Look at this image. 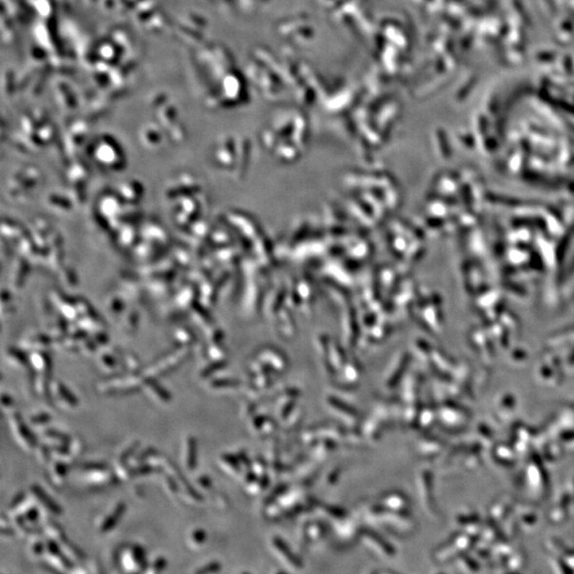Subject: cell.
Wrapping results in <instances>:
<instances>
[{
    "label": "cell",
    "mask_w": 574,
    "mask_h": 574,
    "mask_svg": "<svg viewBox=\"0 0 574 574\" xmlns=\"http://www.w3.org/2000/svg\"><path fill=\"white\" fill-rule=\"evenodd\" d=\"M367 517L369 521L384 524L385 528L395 531V533H400L401 531L407 532L413 528V519L407 511H391L380 504H376L368 509Z\"/></svg>",
    "instance_id": "obj_1"
},
{
    "label": "cell",
    "mask_w": 574,
    "mask_h": 574,
    "mask_svg": "<svg viewBox=\"0 0 574 574\" xmlns=\"http://www.w3.org/2000/svg\"><path fill=\"white\" fill-rule=\"evenodd\" d=\"M359 538L369 551L381 558H392L396 555L394 546L377 532L369 529L361 530Z\"/></svg>",
    "instance_id": "obj_2"
},
{
    "label": "cell",
    "mask_w": 574,
    "mask_h": 574,
    "mask_svg": "<svg viewBox=\"0 0 574 574\" xmlns=\"http://www.w3.org/2000/svg\"><path fill=\"white\" fill-rule=\"evenodd\" d=\"M270 549L273 555L280 560L287 569L290 571H300L303 568L302 561L298 558V556L291 551L288 546L280 537H272L270 540Z\"/></svg>",
    "instance_id": "obj_3"
},
{
    "label": "cell",
    "mask_w": 574,
    "mask_h": 574,
    "mask_svg": "<svg viewBox=\"0 0 574 574\" xmlns=\"http://www.w3.org/2000/svg\"><path fill=\"white\" fill-rule=\"evenodd\" d=\"M325 403H326V406L329 407L330 411L334 415L337 416L338 418H341L344 422L352 425L359 421V419H360L359 412H357L354 407L350 406L349 404L344 403V401L331 396L329 398H326Z\"/></svg>",
    "instance_id": "obj_4"
},
{
    "label": "cell",
    "mask_w": 574,
    "mask_h": 574,
    "mask_svg": "<svg viewBox=\"0 0 574 574\" xmlns=\"http://www.w3.org/2000/svg\"><path fill=\"white\" fill-rule=\"evenodd\" d=\"M378 504L391 511H407L409 502L407 497L399 491H390L379 499Z\"/></svg>",
    "instance_id": "obj_5"
},
{
    "label": "cell",
    "mask_w": 574,
    "mask_h": 574,
    "mask_svg": "<svg viewBox=\"0 0 574 574\" xmlns=\"http://www.w3.org/2000/svg\"><path fill=\"white\" fill-rule=\"evenodd\" d=\"M12 421H13L14 426H15V431L17 433V435H19L20 440L25 443L29 449L37 448L38 444V438L30 431L28 425L23 422L21 416L19 413L14 414L13 418H12Z\"/></svg>",
    "instance_id": "obj_6"
},
{
    "label": "cell",
    "mask_w": 574,
    "mask_h": 574,
    "mask_svg": "<svg viewBox=\"0 0 574 574\" xmlns=\"http://www.w3.org/2000/svg\"><path fill=\"white\" fill-rule=\"evenodd\" d=\"M303 541L306 543H316L325 538L326 532L325 525L319 521H307L301 531Z\"/></svg>",
    "instance_id": "obj_7"
},
{
    "label": "cell",
    "mask_w": 574,
    "mask_h": 574,
    "mask_svg": "<svg viewBox=\"0 0 574 574\" xmlns=\"http://www.w3.org/2000/svg\"><path fill=\"white\" fill-rule=\"evenodd\" d=\"M382 422L383 421H381V419L376 417V416H371L370 418H368L362 430V433L363 435H364L365 439L371 442H377L378 440H380L381 437H382L383 432Z\"/></svg>",
    "instance_id": "obj_8"
},
{
    "label": "cell",
    "mask_w": 574,
    "mask_h": 574,
    "mask_svg": "<svg viewBox=\"0 0 574 574\" xmlns=\"http://www.w3.org/2000/svg\"><path fill=\"white\" fill-rule=\"evenodd\" d=\"M31 491H32V494L35 497H37V499L40 503H42V504L47 509H48L49 512H51L52 514L57 515V516H58V515H61L63 513L61 506L58 505L57 503L54 499H52V497H50V496L48 494H47L46 491L42 487H40L39 485H38V484L32 485L31 486Z\"/></svg>",
    "instance_id": "obj_9"
},
{
    "label": "cell",
    "mask_w": 574,
    "mask_h": 574,
    "mask_svg": "<svg viewBox=\"0 0 574 574\" xmlns=\"http://www.w3.org/2000/svg\"><path fill=\"white\" fill-rule=\"evenodd\" d=\"M338 447V443L336 440L330 438H319L315 442L314 446V458L315 459H324L326 456H329L333 453Z\"/></svg>",
    "instance_id": "obj_10"
},
{
    "label": "cell",
    "mask_w": 574,
    "mask_h": 574,
    "mask_svg": "<svg viewBox=\"0 0 574 574\" xmlns=\"http://www.w3.org/2000/svg\"><path fill=\"white\" fill-rule=\"evenodd\" d=\"M126 509H127V506L124 502L118 503V504L115 506L112 514L109 515V516L103 520V522L101 523V526H100V532L103 533V534H105V533H109V532L112 531L117 525V523H118V521H120L122 516H124Z\"/></svg>",
    "instance_id": "obj_11"
},
{
    "label": "cell",
    "mask_w": 574,
    "mask_h": 574,
    "mask_svg": "<svg viewBox=\"0 0 574 574\" xmlns=\"http://www.w3.org/2000/svg\"><path fill=\"white\" fill-rule=\"evenodd\" d=\"M220 462H221V465L224 466L225 469L227 471H229V473H231L232 476H235V477L241 476V474L244 472V468H243V466L241 464V460H239L237 455L229 454V453L222 454L220 456Z\"/></svg>",
    "instance_id": "obj_12"
},
{
    "label": "cell",
    "mask_w": 574,
    "mask_h": 574,
    "mask_svg": "<svg viewBox=\"0 0 574 574\" xmlns=\"http://www.w3.org/2000/svg\"><path fill=\"white\" fill-rule=\"evenodd\" d=\"M186 467L190 471H194L198 464V442L197 438L190 436L186 441Z\"/></svg>",
    "instance_id": "obj_13"
},
{
    "label": "cell",
    "mask_w": 574,
    "mask_h": 574,
    "mask_svg": "<svg viewBox=\"0 0 574 574\" xmlns=\"http://www.w3.org/2000/svg\"><path fill=\"white\" fill-rule=\"evenodd\" d=\"M143 383L145 385H147L148 387L154 392L156 397L159 398L161 401H163V402L172 401V397L171 392H169L166 388H164L163 386L159 383V381H157L155 378L146 377V379L143 380Z\"/></svg>",
    "instance_id": "obj_14"
},
{
    "label": "cell",
    "mask_w": 574,
    "mask_h": 574,
    "mask_svg": "<svg viewBox=\"0 0 574 574\" xmlns=\"http://www.w3.org/2000/svg\"><path fill=\"white\" fill-rule=\"evenodd\" d=\"M130 551L132 554V557L136 564L137 572H144L147 570L148 561L147 557H146L145 549L142 546H139V544H134V546L131 547Z\"/></svg>",
    "instance_id": "obj_15"
},
{
    "label": "cell",
    "mask_w": 574,
    "mask_h": 574,
    "mask_svg": "<svg viewBox=\"0 0 574 574\" xmlns=\"http://www.w3.org/2000/svg\"><path fill=\"white\" fill-rule=\"evenodd\" d=\"M57 391L58 396H60L61 399L65 402L68 406L70 407H77L79 401L76 396L73 394L72 391L68 389L67 386L65 384H63L62 382H57Z\"/></svg>",
    "instance_id": "obj_16"
},
{
    "label": "cell",
    "mask_w": 574,
    "mask_h": 574,
    "mask_svg": "<svg viewBox=\"0 0 574 574\" xmlns=\"http://www.w3.org/2000/svg\"><path fill=\"white\" fill-rule=\"evenodd\" d=\"M242 382L235 379H214L210 382V388L213 389H234L239 388Z\"/></svg>",
    "instance_id": "obj_17"
},
{
    "label": "cell",
    "mask_w": 574,
    "mask_h": 574,
    "mask_svg": "<svg viewBox=\"0 0 574 574\" xmlns=\"http://www.w3.org/2000/svg\"><path fill=\"white\" fill-rule=\"evenodd\" d=\"M159 471H161L160 467H156L152 464H145V462H142V464H137L136 467L131 468V477L149 476L151 473Z\"/></svg>",
    "instance_id": "obj_18"
},
{
    "label": "cell",
    "mask_w": 574,
    "mask_h": 574,
    "mask_svg": "<svg viewBox=\"0 0 574 574\" xmlns=\"http://www.w3.org/2000/svg\"><path fill=\"white\" fill-rule=\"evenodd\" d=\"M60 543L63 546V548L65 549V551L68 553L69 556H72V557L76 558V559H84L85 558V555L84 553L82 552V550L79 549L77 546H75L73 542H70L69 539H67V537L63 538V539L60 541Z\"/></svg>",
    "instance_id": "obj_19"
},
{
    "label": "cell",
    "mask_w": 574,
    "mask_h": 574,
    "mask_svg": "<svg viewBox=\"0 0 574 574\" xmlns=\"http://www.w3.org/2000/svg\"><path fill=\"white\" fill-rule=\"evenodd\" d=\"M44 435L47 438L52 439V440H56V441L61 442V443L72 444V441H73L72 437H70L69 435L65 434V433H63V432L55 430V429H47L44 432Z\"/></svg>",
    "instance_id": "obj_20"
},
{
    "label": "cell",
    "mask_w": 574,
    "mask_h": 574,
    "mask_svg": "<svg viewBox=\"0 0 574 574\" xmlns=\"http://www.w3.org/2000/svg\"><path fill=\"white\" fill-rule=\"evenodd\" d=\"M139 446H140L139 440H134L130 444H129V446L120 453L119 459H118V464H127L128 460L135 455Z\"/></svg>",
    "instance_id": "obj_21"
},
{
    "label": "cell",
    "mask_w": 574,
    "mask_h": 574,
    "mask_svg": "<svg viewBox=\"0 0 574 574\" xmlns=\"http://www.w3.org/2000/svg\"><path fill=\"white\" fill-rule=\"evenodd\" d=\"M159 451H157L155 448L153 447H148L146 448L145 450L140 451L139 453H135V455L133 456V460L136 462V464H142V462H145L146 460H149L152 458H154V456L159 455Z\"/></svg>",
    "instance_id": "obj_22"
},
{
    "label": "cell",
    "mask_w": 574,
    "mask_h": 574,
    "mask_svg": "<svg viewBox=\"0 0 574 574\" xmlns=\"http://www.w3.org/2000/svg\"><path fill=\"white\" fill-rule=\"evenodd\" d=\"M47 532L49 533L51 535L52 538H55L58 542H60L63 538H65V534H64V531L62 530V528L60 525H58L56 521H49L48 524H47Z\"/></svg>",
    "instance_id": "obj_23"
},
{
    "label": "cell",
    "mask_w": 574,
    "mask_h": 574,
    "mask_svg": "<svg viewBox=\"0 0 574 574\" xmlns=\"http://www.w3.org/2000/svg\"><path fill=\"white\" fill-rule=\"evenodd\" d=\"M268 470V462L261 458H255L252 460V471L256 474L257 477H264L266 476V472Z\"/></svg>",
    "instance_id": "obj_24"
},
{
    "label": "cell",
    "mask_w": 574,
    "mask_h": 574,
    "mask_svg": "<svg viewBox=\"0 0 574 574\" xmlns=\"http://www.w3.org/2000/svg\"><path fill=\"white\" fill-rule=\"evenodd\" d=\"M82 470L86 472H96V471H108L109 466L105 462L101 461H89L85 462L81 466Z\"/></svg>",
    "instance_id": "obj_25"
},
{
    "label": "cell",
    "mask_w": 574,
    "mask_h": 574,
    "mask_svg": "<svg viewBox=\"0 0 574 574\" xmlns=\"http://www.w3.org/2000/svg\"><path fill=\"white\" fill-rule=\"evenodd\" d=\"M51 450L52 452L58 456H62V458H69L70 453H72V447L68 443L60 442L58 444H54V446H51Z\"/></svg>",
    "instance_id": "obj_26"
},
{
    "label": "cell",
    "mask_w": 574,
    "mask_h": 574,
    "mask_svg": "<svg viewBox=\"0 0 574 574\" xmlns=\"http://www.w3.org/2000/svg\"><path fill=\"white\" fill-rule=\"evenodd\" d=\"M221 570V565L218 561H210L201 568H199L195 571L197 574H210V573H217Z\"/></svg>",
    "instance_id": "obj_27"
},
{
    "label": "cell",
    "mask_w": 574,
    "mask_h": 574,
    "mask_svg": "<svg viewBox=\"0 0 574 574\" xmlns=\"http://www.w3.org/2000/svg\"><path fill=\"white\" fill-rule=\"evenodd\" d=\"M67 471H68V466L65 464V462L61 461V460L60 461L57 460L55 462L54 472H55L57 479H61V481H63L64 478L66 477Z\"/></svg>",
    "instance_id": "obj_28"
},
{
    "label": "cell",
    "mask_w": 574,
    "mask_h": 574,
    "mask_svg": "<svg viewBox=\"0 0 574 574\" xmlns=\"http://www.w3.org/2000/svg\"><path fill=\"white\" fill-rule=\"evenodd\" d=\"M52 419L51 416L47 413H39L38 415H34L30 418V422L34 425H43L50 422Z\"/></svg>",
    "instance_id": "obj_29"
},
{
    "label": "cell",
    "mask_w": 574,
    "mask_h": 574,
    "mask_svg": "<svg viewBox=\"0 0 574 574\" xmlns=\"http://www.w3.org/2000/svg\"><path fill=\"white\" fill-rule=\"evenodd\" d=\"M224 367H225V363H222V362H220V363H214V364L210 365L207 368L203 369L202 372H201V378L202 379H207V378L212 376V374L215 373L216 371L220 370V369H222Z\"/></svg>",
    "instance_id": "obj_30"
},
{
    "label": "cell",
    "mask_w": 574,
    "mask_h": 574,
    "mask_svg": "<svg viewBox=\"0 0 574 574\" xmlns=\"http://www.w3.org/2000/svg\"><path fill=\"white\" fill-rule=\"evenodd\" d=\"M191 540L197 546H201L207 540V533L202 529H196L191 533Z\"/></svg>",
    "instance_id": "obj_31"
},
{
    "label": "cell",
    "mask_w": 574,
    "mask_h": 574,
    "mask_svg": "<svg viewBox=\"0 0 574 574\" xmlns=\"http://www.w3.org/2000/svg\"><path fill=\"white\" fill-rule=\"evenodd\" d=\"M25 500H26V494H25V491L21 490V491H19V493H17L14 496L13 499L11 500L10 504L8 506V509H10V511H14V509H16L17 507H19V505L21 504V503H23V501Z\"/></svg>",
    "instance_id": "obj_32"
},
{
    "label": "cell",
    "mask_w": 574,
    "mask_h": 574,
    "mask_svg": "<svg viewBox=\"0 0 574 574\" xmlns=\"http://www.w3.org/2000/svg\"><path fill=\"white\" fill-rule=\"evenodd\" d=\"M166 566H167V560L165 558H164L163 556H160V557H157L154 560L153 565L151 566V570L150 571L153 572V573H160L164 569H165Z\"/></svg>",
    "instance_id": "obj_33"
},
{
    "label": "cell",
    "mask_w": 574,
    "mask_h": 574,
    "mask_svg": "<svg viewBox=\"0 0 574 574\" xmlns=\"http://www.w3.org/2000/svg\"><path fill=\"white\" fill-rule=\"evenodd\" d=\"M175 478H177L173 477L172 474H171V473H169V474H166V476H165V481H166V484H167V486H168L169 490H171L172 494H177V493H179V485H178L177 481H175Z\"/></svg>",
    "instance_id": "obj_34"
},
{
    "label": "cell",
    "mask_w": 574,
    "mask_h": 574,
    "mask_svg": "<svg viewBox=\"0 0 574 574\" xmlns=\"http://www.w3.org/2000/svg\"><path fill=\"white\" fill-rule=\"evenodd\" d=\"M38 515H39L38 509L37 507H31V508H29L28 511L26 512L25 518L27 519L28 522L35 523L38 521Z\"/></svg>",
    "instance_id": "obj_35"
},
{
    "label": "cell",
    "mask_w": 574,
    "mask_h": 574,
    "mask_svg": "<svg viewBox=\"0 0 574 574\" xmlns=\"http://www.w3.org/2000/svg\"><path fill=\"white\" fill-rule=\"evenodd\" d=\"M198 484L204 489L212 488V479H210V478L209 476H206V474H203V476L198 478Z\"/></svg>",
    "instance_id": "obj_36"
},
{
    "label": "cell",
    "mask_w": 574,
    "mask_h": 574,
    "mask_svg": "<svg viewBox=\"0 0 574 574\" xmlns=\"http://www.w3.org/2000/svg\"><path fill=\"white\" fill-rule=\"evenodd\" d=\"M51 447L46 446V444H42L40 446V456H42V459L45 462H49L51 459Z\"/></svg>",
    "instance_id": "obj_37"
},
{
    "label": "cell",
    "mask_w": 574,
    "mask_h": 574,
    "mask_svg": "<svg viewBox=\"0 0 574 574\" xmlns=\"http://www.w3.org/2000/svg\"><path fill=\"white\" fill-rule=\"evenodd\" d=\"M32 551L35 555H42L46 551V544L42 541H37L32 547Z\"/></svg>",
    "instance_id": "obj_38"
},
{
    "label": "cell",
    "mask_w": 574,
    "mask_h": 574,
    "mask_svg": "<svg viewBox=\"0 0 574 574\" xmlns=\"http://www.w3.org/2000/svg\"><path fill=\"white\" fill-rule=\"evenodd\" d=\"M1 403L4 407H11V406H13L14 401L9 395L2 394L1 395Z\"/></svg>",
    "instance_id": "obj_39"
},
{
    "label": "cell",
    "mask_w": 574,
    "mask_h": 574,
    "mask_svg": "<svg viewBox=\"0 0 574 574\" xmlns=\"http://www.w3.org/2000/svg\"><path fill=\"white\" fill-rule=\"evenodd\" d=\"M339 473H341V470H339V469H335V470H334V471H333V472L330 474V476L327 477V479H326V481H327V484L333 485L334 483H335V482L337 481V478H338V476H339Z\"/></svg>",
    "instance_id": "obj_40"
},
{
    "label": "cell",
    "mask_w": 574,
    "mask_h": 574,
    "mask_svg": "<svg viewBox=\"0 0 574 574\" xmlns=\"http://www.w3.org/2000/svg\"><path fill=\"white\" fill-rule=\"evenodd\" d=\"M1 535L2 536H14L15 535V531L13 529H12V528H9V525L8 526H2V528H1Z\"/></svg>",
    "instance_id": "obj_41"
}]
</instances>
